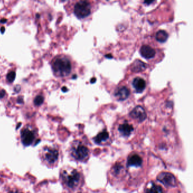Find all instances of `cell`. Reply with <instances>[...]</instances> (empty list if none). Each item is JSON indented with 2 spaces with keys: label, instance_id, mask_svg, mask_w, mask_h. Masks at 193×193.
Listing matches in <instances>:
<instances>
[{
  "label": "cell",
  "instance_id": "3",
  "mask_svg": "<svg viewBox=\"0 0 193 193\" xmlns=\"http://www.w3.org/2000/svg\"><path fill=\"white\" fill-rule=\"evenodd\" d=\"M52 68L55 75L60 77L66 76L72 71L70 61L65 57L56 58L52 64Z\"/></svg>",
  "mask_w": 193,
  "mask_h": 193
},
{
  "label": "cell",
  "instance_id": "9",
  "mask_svg": "<svg viewBox=\"0 0 193 193\" xmlns=\"http://www.w3.org/2000/svg\"><path fill=\"white\" fill-rule=\"evenodd\" d=\"M140 53L145 58L151 59L155 57L156 55V52L151 46L144 45L140 49Z\"/></svg>",
  "mask_w": 193,
  "mask_h": 193
},
{
  "label": "cell",
  "instance_id": "27",
  "mask_svg": "<svg viewBox=\"0 0 193 193\" xmlns=\"http://www.w3.org/2000/svg\"><path fill=\"white\" fill-rule=\"evenodd\" d=\"M95 81H96V79H95V78H93L92 80H91V83H94V82H95Z\"/></svg>",
  "mask_w": 193,
  "mask_h": 193
},
{
  "label": "cell",
  "instance_id": "4",
  "mask_svg": "<svg viewBox=\"0 0 193 193\" xmlns=\"http://www.w3.org/2000/svg\"><path fill=\"white\" fill-rule=\"evenodd\" d=\"M70 155L73 159L78 161H86L89 156L88 149L82 144V143L75 141L71 145Z\"/></svg>",
  "mask_w": 193,
  "mask_h": 193
},
{
  "label": "cell",
  "instance_id": "16",
  "mask_svg": "<svg viewBox=\"0 0 193 193\" xmlns=\"http://www.w3.org/2000/svg\"><path fill=\"white\" fill-rule=\"evenodd\" d=\"M108 138L109 133L107 131H103L95 137L94 141L98 144H100L104 142H105Z\"/></svg>",
  "mask_w": 193,
  "mask_h": 193
},
{
  "label": "cell",
  "instance_id": "17",
  "mask_svg": "<svg viewBox=\"0 0 193 193\" xmlns=\"http://www.w3.org/2000/svg\"><path fill=\"white\" fill-rule=\"evenodd\" d=\"M155 37L157 41L160 43H164L168 38V34L164 30H160L157 32Z\"/></svg>",
  "mask_w": 193,
  "mask_h": 193
},
{
  "label": "cell",
  "instance_id": "12",
  "mask_svg": "<svg viewBox=\"0 0 193 193\" xmlns=\"http://www.w3.org/2000/svg\"><path fill=\"white\" fill-rule=\"evenodd\" d=\"M143 160L142 157L137 154H134L129 157L128 159V166H129L139 167L142 166Z\"/></svg>",
  "mask_w": 193,
  "mask_h": 193
},
{
  "label": "cell",
  "instance_id": "23",
  "mask_svg": "<svg viewBox=\"0 0 193 193\" xmlns=\"http://www.w3.org/2000/svg\"><path fill=\"white\" fill-rule=\"evenodd\" d=\"M23 98H19L18 99V102H19V103H20V104H22V103H23Z\"/></svg>",
  "mask_w": 193,
  "mask_h": 193
},
{
  "label": "cell",
  "instance_id": "11",
  "mask_svg": "<svg viewBox=\"0 0 193 193\" xmlns=\"http://www.w3.org/2000/svg\"><path fill=\"white\" fill-rule=\"evenodd\" d=\"M132 84L135 91L139 93L143 92L146 87V83L145 81L139 77L134 78L133 79Z\"/></svg>",
  "mask_w": 193,
  "mask_h": 193
},
{
  "label": "cell",
  "instance_id": "21",
  "mask_svg": "<svg viewBox=\"0 0 193 193\" xmlns=\"http://www.w3.org/2000/svg\"><path fill=\"white\" fill-rule=\"evenodd\" d=\"M5 93H6V92L5 91V90H0V99H2L5 96Z\"/></svg>",
  "mask_w": 193,
  "mask_h": 193
},
{
  "label": "cell",
  "instance_id": "2",
  "mask_svg": "<svg viewBox=\"0 0 193 193\" xmlns=\"http://www.w3.org/2000/svg\"><path fill=\"white\" fill-rule=\"evenodd\" d=\"M60 179L65 188L74 190L79 186L81 175L76 169L70 167H65L60 171Z\"/></svg>",
  "mask_w": 193,
  "mask_h": 193
},
{
  "label": "cell",
  "instance_id": "5",
  "mask_svg": "<svg viewBox=\"0 0 193 193\" xmlns=\"http://www.w3.org/2000/svg\"><path fill=\"white\" fill-rule=\"evenodd\" d=\"M38 135L36 129L31 126H26L20 131L21 142L25 146H30L36 143Z\"/></svg>",
  "mask_w": 193,
  "mask_h": 193
},
{
  "label": "cell",
  "instance_id": "25",
  "mask_svg": "<svg viewBox=\"0 0 193 193\" xmlns=\"http://www.w3.org/2000/svg\"><path fill=\"white\" fill-rule=\"evenodd\" d=\"M62 91L64 92H67L68 91V89L66 87H64L62 88Z\"/></svg>",
  "mask_w": 193,
  "mask_h": 193
},
{
  "label": "cell",
  "instance_id": "8",
  "mask_svg": "<svg viewBox=\"0 0 193 193\" xmlns=\"http://www.w3.org/2000/svg\"><path fill=\"white\" fill-rule=\"evenodd\" d=\"M130 116L134 119L138 120L139 122H142L147 117L146 112L141 106H137L130 113Z\"/></svg>",
  "mask_w": 193,
  "mask_h": 193
},
{
  "label": "cell",
  "instance_id": "18",
  "mask_svg": "<svg viewBox=\"0 0 193 193\" xmlns=\"http://www.w3.org/2000/svg\"><path fill=\"white\" fill-rule=\"evenodd\" d=\"M44 100V98L41 95H38L35 98L34 102L36 106H40L41 105Z\"/></svg>",
  "mask_w": 193,
  "mask_h": 193
},
{
  "label": "cell",
  "instance_id": "10",
  "mask_svg": "<svg viewBox=\"0 0 193 193\" xmlns=\"http://www.w3.org/2000/svg\"><path fill=\"white\" fill-rule=\"evenodd\" d=\"M130 95V91L125 86H122L118 88L114 92L115 97L119 100L124 101L127 99Z\"/></svg>",
  "mask_w": 193,
  "mask_h": 193
},
{
  "label": "cell",
  "instance_id": "26",
  "mask_svg": "<svg viewBox=\"0 0 193 193\" xmlns=\"http://www.w3.org/2000/svg\"><path fill=\"white\" fill-rule=\"evenodd\" d=\"M5 30V28L4 27H1V28H0V31L1 32L2 34H3Z\"/></svg>",
  "mask_w": 193,
  "mask_h": 193
},
{
  "label": "cell",
  "instance_id": "15",
  "mask_svg": "<svg viewBox=\"0 0 193 193\" xmlns=\"http://www.w3.org/2000/svg\"><path fill=\"white\" fill-rule=\"evenodd\" d=\"M163 190L161 187L157 184L151 182L146 187V193H163Z\"/></svg>",
  "mask_w": 193,
  "mask_h": 193
},
{
  "label": "cell",
  "instance_id": "1",
  "mask_svg": "<svg viewBox=\"0 0 193 193\" xmlns=\"http://www.w3.org/2000/svg\"><path fill=\"white\" fill-rule=\"evenodd\" d=\"M39 156L43 165L53 168L58 165L60 160L59 148L56 145H45L39 150Z\"/></svg>",
  "mask_w": 193,
  "mask_h": 193
},
{
  "label": "cell",
  "instance_id": "6",
  "mask_svg": "<svg viewBox=\"0 0 193 193\" xmlns=\"http://www.w3.org/2000/svg\"><path fill=\"white\" fill-rule=\"evenodd\" d=\"M91 12V6L90 4L85 1H80L78 2L74 9V13L78 18H84L88 17Z\"/></svg>",
  "mask_w": 193,
  "mask_h": 193
},
{
  "label": "cell",
  "instance_id": "24",
  "mask_svg": "<svg viewBox=\"0 0 193 193\" xmlns=\"http://www.w3.org/2000/svg\"><path fill=\"white\" fill-rule=\"evenodd\" d=\"M7 22V19H2L1 20H0V22L1 23H6V22Z\"/></svg>",
  "mask_w": 193,
  "mask_h": 193
},
{
  "label": "cell",
  "instance_id": "19",
  "mask_svg": "<svg viewBox=\"0 0 193 193\" xmlns=\"http://www.w3.org/2000/svg\"><path fill=\"white\" fill-rule=\"evenodd\" d=\"M16 73L15 72H11L8 74L6 76V79L10 83H12L15 79Z\"/></svg>",
  "mask_w": 193,
  "mask_h": 193
},
{
  "label": "cell",
  "instance_id": "13",
  "mask_svg": "<svg viewBox=\"0 0 193 193\" xmlns=\"http://www.w3.org/2000/svg\"><path fill=\"white\" fill-rule=\"evenodd\" d=\"M119 130L122 135L124 137H129L133 131L134 128L131 125L128 123H124L119 126Z\"/></svg>",
  "mask_w": 193,
  "mask_h": 193
},
{
  "label": "cell",
  "instance_id": "7",
  "mask_svg": "<svg viewBox=\"0 0 193 193\" xmlns=\"http://www.w3.org/2000/svg\"><path fill=\"white\" fill-rule=\"evenodd\" d=\"M157 180L166 186L174 187L176 185V180L172 174L168 172H162L157 177Z\"/></svg>",
  "mask_w": 193,
  "mask_h": 193
},
{
  "label": "cell",
  "instance_id": "20",
  "mask_svg": "<svg viewBox=\"0 0 193 193\" xmlns=\"http://www.w3.org/2000/svg\"><path fill=\"white\" fill-rule=\"evenodd\" d=\"M6 193H23L20 190H19L18 189H12L11 190H10L9 192H8Z\"/></svg>",
  "mask_w": 193,
  "mask_h": 193
},
{
  "label": "cell",
  "instance_id": "14",
  "mask_svg": "<svg viewBox=\"0 0 193 193\" xmlns=\"http://www.w3.org/2000/svg\"><path fill=\"white\" fill-rule=\"evenodd\" d=\"M146 68V65L140 60H136L131 65V70L134 73L143 72Z\"/></svg>",
  "mask_w": 193,
  "mask_h": 193
},
{
  "label": "cell",
  "instance_id": "22",
  "mask_svg": "<svg viewBox=\"0 0 193 193\" xmlns=\"http://www.w3.org/2000/svg\"><path fill=\"white\" fill-rule=\"evenodd\" d=\"M14 91H15V92H19V90H20V86H15V87L14 88Z\"/></svg>",
  "mask_w": 193,
  "mask_h": 193
}]
</instances>
